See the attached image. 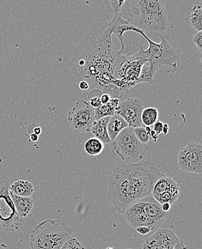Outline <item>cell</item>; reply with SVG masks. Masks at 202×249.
I'll return each mask as SVG.
<instances>
[{"instance_id": "obj_1", "label": "cell", "mask_w": 202, "mask_h": 249, "mask_svg": "<svg viewBox=\"0 0 202 249\" xmlns=\"http://www.w3.org/2000/svg\"><path fill=\"white\" fill-rule=\"evenodd\" d=\"M118 51L112 43L108 22L98 21L74 51L70 60L71 73L81 81L107 93L111 98L122 97L114 86V71Z\"/></svg>"}, {"instance_id": "obj_2", "label": "cell", "mask_w": 202, "mask_h": 249, "mask_svg": "<svg viewBox=\"0 0 202 249\" xmlns=\"http://www.w3.org/2000/svg\"><path fill=\"white\" fill-rule=\"evenodd\" d=\"M164 176L149 161L120 164L110 177L107 197L116 211L123 213L134 202L152 196L156 181Z\"/></svg>"}, {"instance_id": "obj_3", "label": "cell", "mask_w": 202, "mask_h": 249, "mask_svg": "<svg viewBox=\"0 0 202 249\" xmlns=\"http://www.w3.org/2000/svg\"><path fill=\"white\" fill-rule=\"evenodd\" d=\"M119 16L143 32L163 33L168 31V13L159 0H128Z\"/></svg>"}, {"instance_id": "obj_4", "label": "cell", "mask_w": 202, "mask_h": 249, "mask_svg": "<svg viewBox=\"0 0 202 249\" xmlns=\"http://www.w3.org/2000/svg\"><path fill=\"white\" fill-rule=\"evenodd\" d=\"M147 63V54L141 45L137 48L128 47L118 51L114 71V86L120 96L138 84L141 69Z\"/></svg>"}, {"instance_id": "obj_5", "label": "cell", "mask_w": 202, "mask_h": 249, "mask_svg": "<svg viewBox=\"0 0 202 249\" xmlns=\"http://www.w3.org/2000/svg\"><path fill=\"white\" fill-rule=\"evenodd\" d=\"M167 215L168 213L162 211L161 205L152 196L134 202L123 213L125 220L131 227L135 229L144 226L152 231L159 229Z\"/></svg>"}, {"instance_id": "obj_6", "label": "cell", "mask_w": 202, "mask_h": 249, "mask_svg": "<svg viewBox=\"0 0 202 249\" xmlns=\"http://www.w3.org/2000/svg\"><path fill=\"white\" fill-rule=\"evenodd\" d=\"M72 235V229L64 220L47 219L37 225L32 231L30 249H60Z\"/></svg>"}, {"instance_id": "obj_7", "label": "cell", "mask_w": 202, "mask_h": 249, "mask_svg": "<svg viewBox=\"0 0 202 249\" xmlns=\"http://www.w3.org/2000/svg\"><path fill=\"white\" fill-rule=\"evenodd\" d=\"M141 35L149 43V48L145 50L149 59V64L156 72L161 68H165L167 73H173L177 70L181 61L180 53L176 48L169 36L160 34L158 37L161 39L160 43H154L145 35L144 32L139 30Z\"/></svg>"}, {"instance_id": "obj_8", "label": "cell", "mask_w": 202, "mask_h": 249, "mask_svg": "<svg viewBox=\"0 0 202 249\" xmlns=\"http://www.w3.org/2000/svg\"><path fill=\"white\" fill-rule=\"evenodd\" d=\"M148 149L149 147L136 138L131 127L122 130L113 141V150L127 164H135L143 160Z\"/></svg>"}, {"instance_id": "obj_9", "label": "cell", "mask_w": 202, "mask_h": 249, "mask_svg": "<svg viewBox=\"0 0 202 249\" xmlns=\"http://www.w3.org/2000/svg\"><path fill=\"white\" fill-rule=\"evenodd\" d=\"M10 185L7 181L0 182V231L6 233L20 229L22 221L10 197Z\"/></svg>"}, {"instance_id": "obj_10", "label": "cell", "mask_w": 202, "mask_h": 249, "mask_svg": "<svg viewBox=\"0 0 202 249\" xmlns=\"http://www.w3.org/2000/svg\"><path fill=\"white\" fill-rule=\"evenodd\" d=\"M95 121V108L84 99L78 100L67 114L70 129L78 134L90 132Z\"/></svg>"}, {"instance_id": "obj_11", "label": "cell", "mask_w": 202, "mask_h": 249, "mask_svg": "<svg viewBox=\"0 0 202 249\" xmlns=\"http://www.w3.org/2000/svg\"><path fill=\"white\" fill-rule=\"evenodd\" d=\"M178 165L183 171L201 175L202 145L198 142H188L178 155Z\"/></svg>"}, {"instance_id": "obj_12", "label": "cell", "mask_w": 202, "mask_h": 249, "mask_svg": "<svg viewBox=\"0 0 202 249\" xmlns=\"http://www.w3.org/2000/svg\"><path fill=\"white\" fill-rule=\"evenodd\" d=\"M144 102L138 98H129L120 101L116 110V114L120 116L127 123L129 127H144L141 122V114L144 109Z\"/></svg>"}, {"instance_id": "obj_13", "label": "cell", "mask_w": 202, "mask_h": 249, "mask_svg": "<svg viewBox=\"0 0 202 249\" xmlns=\"http://www.w3.org/2000/svg\"><path fill=\"white\" fill-rule=\"evenodd\" d=\"M179 240L170 229H159L146 240L141 249H173Z\"/></svg>"}, {"instance_id": "obj_14", "label": "cell", "mask_w": 202, "mask_h": 249, "mask_svg": "<svg viewBox=\"0 0 202 249\" xmlns=\"http://www.w3.org/2000/svg\"><path fill=\"white\" fill-rule=\"evenodd\" d=\"M108 30L111 34L114 35L120 40V45H121L120 50H123L125 48L124 43H123L124 33L129 31L135 32L137 33L139 30L138 28L131 25L128 21L119 16L118 15H115L112 20L108 23Z\"/></svg>"}, {"instance_id": "obj_15", "label": "cell", "mask_w": 202, "mask_h": 249, "mask_svg": "<svg viewBox=\"0 0 202 249\" xmlns=\"http://www.w3.org/2000/svg\"><path fill=\"white\" fill-rule=\"evenodd\" d=\"M10 197L15 205V210L22 219L31 213L34 205V200L31 197H19L10 193Z\"/></svg>"}, {"instance_id": "obj_16", "label": "cell", "mask_w": 202, "mask_h": 249, "mask_svg": "<svg viewBox=\"0 0 202 249\" xmlns=\"http://www.w3.org/2000/svg\"><path fill=\"white\" fill-rule=\"evenodd\" d=\"M109 119L110 117H105L95 121L90 129V132L93 134L95 138L100 140L103 144H110L111 142L107 130V125Z\"/></svg>"}, {"instance_id": "obj_17", "label": "cell", "mask_w": 202, "mask_h": 249, "mask_svg": "<svg viewBox=\"0 0 202 249\" xmlns=\"http://www.w3.org/2000/svg\"><path fill=\"white\" fill-rule=\"evenodd\" d=\"M127 127H129L127 123L120 116L115 114L110 117L107 125V130L111 141H114L119 133Z\"/></svg>"}, {"instance_id": "obj_18", "label": "cell", "mask_w": 202, "mask_h": 249, "mask_svg": "<svg viewBox=\"0 0 202 249\" xmlns=\"http://www.w3.org/2000/svg\"><path fill=\"white\" fill-rule=\"evenodd\" d=\"M10 192L15 196L19 197H30L34 193V187L29 181L19 180L16 181L14 183L10 185Z\"/></svg>"}, {"instance_id": "obj_19", "label": "cell", "mask_w": 202, "mask_h": 249, "mask_svg": "<svg viewBox=\"0 0 202 249\" xmlns=\"http://www.w3.org/2000/svg\"><path fill=\"white\" fill-rule=\"evenodd\" d=\"M120 99L111 98L110 102L106 104H102L99 108H95L96 120L105 117H111L115 115L116 110L118 106Z\"/></svg>"}, {"instance_id": "obj_20", "label": "cell", "mask_w": 202, "mask_h": 249, "mask_svg": "<svg viewBox=\"0 0 202 249\" xmlns=\"http://www.w3.org/2000/svg\"><path fill=\"white\" fill-rule=\"evenodd\" d=\"M179 187V184L176 183L173 179H171L169 177L164 176L159 178L154 186H153V191H152V196L153 197L164 193V192L170 191L174 188Z\"/></svg>"}, {"instance_id": "obj_21", "label": "cell", "mask_w": 202, "mask_h": 249, "mask_svg": "<svg viewBox=\"0 0 202 249\" xmlns=\"http://www.w3.org/2000/svg\"><path fill=\"white\" fill-rule=\"evenodd\" d=\"M190 24L197 32L202 30V3L195 4L191 9L189 15Z\"/></svg>"}, {"instance_id": "obj_22", "label": "cell", "mask_w": 202, "mask_h": 249, "mask_svg": "<svg viewBox=\"0 0 202 249\" xmlns=\"http://www.w3.org/2000/svg\"><path fill=\"white\" fill-rule=\"evenodd\" d=\"M84 149L87 155L91 157L99 156L104 149V144L98 139L90 138L85 142Z\"/></svg>"}, {"instance_id": "obj_23", "label": "cell", "mask_w": 202, "mask_h": 249, "mask_svg": "<svg viewBox=\"0 0 202 249\" xmlns=\"http://www.w3.org/2000/svg\"><path fill=\"white\" fill-rule=\"evenodd\" d=\"M159 113L157 108L153 107L144 108L141 114V122L144 126H152L159 121Z\"/></svg>"}, {"instance_id": "obj_24", "label": "cell", "mask_w": 202, "mask_h": 249, "mask_svg": "<svg viewBox=\"0 0 202 249\" xmlns=\"http://www.w3.org/2000/svg\"><path fill=\"white\" fill-rule=\"evenodd\" d=\"M156 73V71L151 67L150 66H147L144 65L141 69V73H140L139 78H138V84L141 83H146L149 85H152L153 83V78L155 74Z\"/></svg>"}, {"instance_id": "obj_25", "label": "cell", "mask_w": 202, "mask_h": 249, "mask_svg": "<svg viewBox=\"0 0 202 249\" xmlns=\"http://www.w3.org/2000/svg\"><path fill=\"white\" fill-rule=\"evenodd\" d=\"M126 0H105L104 5L110 14L118 15L123 9Z\"/></svg>"}, {"instance_id": "obj_26", "label": "cell", "mask_w": 202, "mask_h": 249, "mask_svg": "<svg viewBox=\"0 0 202 249\" xmlns=\"http://www.w3.org/2000/svg\"><path fill=\"white\" fill-rule=\"evenodd\" d=\"M103 92L98 89H93L87 93V99H88V104L90 107L93 108H99L101 104V98Z\"/></svg>"}, {"instance_id": "obj_27", "label": "cell", "mask_w": 202, "mask_h": 249, "mask_svg": "<svg viewBox=\"0 0 202 249\" xmlns=\"http://www.w3.org/2000/svg\"><path fill=\"white\" fill-rule=\"evenodd\" d=\"M134 134H135L136 138L146 145L149 142L151 141L150 136L146 132L145 127H137L133 129Z\"/></svg>"}, {"instance_id": "obj_28", "label": "cell", "mask_w": 202, "mask_h": 249, "mask_svg": "<svg viewBox=\"0 0 202 249\" xmlns=\"http://www.w3.org/2000/svg\"><path fill=\"white\" fill-rule=\"evenodd\" d=\"M60 249H86L77 238H69Z\"/></svg>"}, {"instance_id": "obj_29", "label": "cell", "mask_w": 202, "mask_h": 249, "mask_svg": "<svg viewBox=\"0 0 202 249\" xmlns=\"http://www.w3.org/2000/svg\"><path fill=\"white\" fill-rule=\"evenodd\" d=\"M202 32H197L194 36V38H193V42L194 44L197 46V49L200 52V62L202 63Z\"/></svg>"}, {"instance_id": "obj_30", "label": "cell", "mask_w": 202, "mask_h": 249, "mask_svg": "<svg viewBox=\"0 0 202 249\" xmlns=\"http://www.w3.org/2000/svg\"><path fill=\"white\" fill-rule=\"evenodd\" d=\"M163 126H164V123L161 122V121H158L154 124L153 125V130L158 135L162 133Z\"/></svg>"}, {"instance_id": "obj_31", "label": "cell", "mask_w": 202, "mask_h": 249, "mask_svg": "<svg viewBox=\"0 0 202 249\" xmlns=\"http://www.w3.org/2000/svg\"><path fill=\"white\" fill-rule=\"evenodd\" d=\"M135 231L138 232L139 234L142 235H146L150 233L152 231V229H149L148 227H144V226H141V227L137 228L135 229Z\"/></svg>"}, {"instance_id": "obj_32", "label": "cell", "mask_w": 202, "mask_h": 249, "mask_svg": "<svg viewBox=\"0 0 202 249\" xmlns=\"http://www.w3.org/2000/svg\"><path fill=\"white\" fill-rule=\"evenodd\" d=\"M111 96L108 93H103L101 98V104H106L111 100Z\"/></svg>"}, {"instance_id": "obj_33", "label": "cell", "mask_w": 202, "mask_h": 249, "mask_svg": "<svg viewBox=\"0 0 202 249\" xmlns=\"http://www.w3.org/2000/svg\"><path fill=\"white\" fill-rule=\"evenodd\" d=\"M173 249H188L182 240L179 239Z\"/></svg>"}, {"instance_id": "obj_34", "label": "cell", "mask_w": 202, "mask_h": 249, "mask_svg": "<svg viewBox=\"0 0 202 249\" xmlns=\"http://www.w3.org/2000/svg\"><path fill=\"white\" fill-rule=\"evenodd\" d=\"M79 88L82 90H87V89L90 88V86L85 81H81L79 83Z\"/></svg>"}, {"instance_id": "obj_35", "label": "cell", "mask_w": 202, "mask_h": 249, "mask_svg": "<svg viewBox=\"0 0 202 249\" xmlns=\"http://www.w3.org/2000/svg\"><path fill=\"white\" fill-rule=\"evenodd\" d=\"M158 137H159V135H158V134H156L153 129H152L150 133L151 140H153L154 142H157Z\"/></svg>"}, {"instance_id": "obj_36", "label": "cell", "mask_w": 202, "mask_h": 249, "mask_svg": "<svg viewBox=\"0 0 202 249\" xmlns=\"http://www.w3.org/2000/svg\"><path fill=\"white\" fill-rule=\"evenodd\" d=\"M32 134H36V135L39 136L42 134V129L40 127V126H37V125H35L34 128L33 129V132Z\"/></svg>"}, {"instance_id": "obj_37", "label": "cell", "mask_w": 202, "mask_h": 249, "mask_svg": "<svg viewBox=\"0 0 202 249\" xmlns=\"http://www.w3.org/2000/svg\"><path fill=\"white\" fill-rule=\"evenodd\" d=\"M161 205V209H162V211H164V212L168 213V211H170V209H171V205H170L169 203H164V204Z\"/></svg>"}, {"instance_id": "obj_38", "label": "cell", "mask_w": 202, "mask_h": 249, "mask_svg": "<svg viewBox=\"0 0 202 249\" xmlns=\"http://www.w3.org/2000/svg\"><path fill=\"white\" fill-rule=\"evenodd\" d=\"M30 140H31L33 142H36L39 140V136L36 135V134H30Z\"/></svg>"}, {"instance_id": "obj_39", "label": "cell", "mask_w": 202, "mask_h": 249, "mask_svg": "<svg viewBox=\"0 0 202 249\" xmlns=\"http://www.w3.org/2000/svg\"><path fill=\"white\" fill-rule=\"evenodd\" d=\"M168 130H169V126L167 124H164V126H163V130L162 133H164V134L167 135L168 133Z\"/></svg>"}, {"instance_id": "obj_40", "label": "cell", "mask_w": 202, "mask_h": 249, "mask_svg": "<svg viewBox=\"0 0 202 249\" xmlns=\"http://www.w3.org/2000/svg\"><path fill=\"white\" fill-rule=\"evenodd\" d=\"M105 249H114L111 248V247H108V248H106Z\"/></svg>"}, {"instance_id": "obj_41", "label": "cell", "mask_w": 202, "mask_h": 249, "mask_svg": "<svg viewBox=\"0 0 202 249\" xmlns=\"http://www.w3.org/2000/svg\"><path fill=\"white\" fill-rule=\"evenodd\" d=\"M1 158H0V162H1Z\"/></svg>"}, {"instance_id": "obj_42", "label": "cell", "mask_w": 202, "mask_h": 249, "mask_svg": "<svg viewBox=\"0 0 202 249\" xmlns=\"http://www.w3.org/2000/svg\"></svg>"}]
</instances>
